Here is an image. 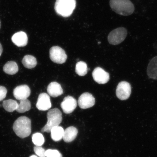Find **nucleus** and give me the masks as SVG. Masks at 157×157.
Instances as JSON below:
<instances>
[{
	"label": "nucleus",
	"mask_w": 157,
	"mask_h": 157,
	"mask_svg": "<svg viewBox=\"0 0 157 157\" xmlns=\"http://www.w3.org/2000/svg\"><path fill=\"white\" fill-rule=\"evenodd\" d=\"M34 150L35 154L39 157H46V151L42 147L35 146L34 147Z\"/></svg>",
	"instance_id": "obj_25"
},
{
	"label": "nucleus",
	"mask_w": 157,
	"mask_h": 157,
	"mask_svg": "<svg viewBox=\"0 0 157 157\" xmlns=\"http://www.w3.org/2000/svg\"><path fill=\"white\" fill-rule=\"evenodd\" d=\"M76 6V0H56L55 10L59 15L67 17L72 14Z\"/></svg>",
	"instance_id": "obj_3"
},
{
	"label": "nucleus",
	"mask_w": 157,
	"mask_h": 157,
	"mask_svg": "<svg viewBox=\"0 0 157 157\" xmlns=\"http://www.w3.org/2000/svg\"><path fill=\"white\" fill-rule=\"evenodd\" d=\"M78 133V129L75 127L73 126L68 127L64 131L63 139L65 142H72L76 138Z\"/></svg>",
	"instance_id": "obj_16"
},
{
	"label": "nucleus",
	"mask_w": 157,
	"mask_h": 157,
	"mask_svg": "<svg viewBox=\"0 0 157 157\" xmlns=\"http://www.w3.org/2000/svg\"><path fill=\"white\" fill-rule=\"evenodd\" d=\"M3 52V48L2 47V45L1 44V43H0V56H1L2 53Z\"/></svg>",
	"instance_id": "obj_27"
},
{
	"label": "nucleus",
	"mask_w": 157,
	"mask_h": 157,
	"mask_svg": "<svg viewBox=\"0 0 157 157\" xmlns=\"http://www.w3.org/2000/svg\"><path fill=\"white\" fill-rule=\"evenodd\" d=\"M109 5L114 11L121 15H130L135 10L134 6L130 0H110Z\"/></svg>",
	"instance_id": "obj_2"
},
{
	"label": "nucleus",
	"mask_w": 157,
	"mask_h": 157,
	"mask_svg": "<svg viewBox=\"0 0 157 157\" xmlns=\"http://www.w3.org/2000/svg\"><path fill=\"white\" fill-rule=\"evenodd\" d=\"M77 101L71 96H68L65 98L61 104V107L63 112L69 114L73 112L77 107Z\"/></svg>",
	"instance_id": "obj_10"
},
{
	"label": "nucleus",
	"mask_w": 157,
	"mask_h": 157,
	"mask_svg": "<svg viewBox=\"0 0 157 157\" xmlns=\"http://www.w3.org/2000/svg\"><path fill=\"white\" fill-rule=\"evenodd\" d=\"M1 28V21H0V29Z\"/></svg>",
	"instance_id": "obj_29"
},
{
	"label": "nucleus",
	"mask_w": 157,
	"mask_h": 157,
	"mask_svg": "<svg viewBox=\"0 0 157 157\" xmlns=\"http://www.w3.org/2000/svg\"><path fill=\"white\" fill-rule=\"evenodd\" d=\"M127 35V29L124 27H119L113 29L109 33L108 40L110 44L117 45L121 44L126 38Z\"/></svg>",
	"instance_id": "obj_5"
},
{
	"label": "nucleus",
	"mask_w": 157,
	"mask_h": 157,
	"mask_svg": "<svg viewBox=\"0 0 157 157\" xmlns=\"http://www.w3.org/2000/svg\"><path fill=\"white\" fill-rule=\"evenodd\" d=\"M22 63L25 67L28 69L34 68L37 63L36 58L31 55H26L23 58Z\"/></svg>",
	"instance_id": "obj_19"
},
{
	"label": "nucleus",
	"mask_w": 157,
	"mask_h": 157,
	"mask_svg": "<svg viewBox=\"0 0 157 157\" xmlns=\"http://www.w3.org/2000/svg\"><path fill=\"white\" fill-rule=\"evenodd\" d=\"M50 132L52 140L55 142H58L63 138L64 130L62 127L57 126L53 128Z\"/></svg>",
	"instance_id": "obj_17"
},
{
	"label": "nucleus",
	"mask_w": 157,
	"mask_h": 157,
	"mask_svg": "<svg viewBox=\"0 0 157 157\" xmlns=\"http://www.w3.org/2000/svg\"><path fill=\"white\" fill-rule=\"evenodd\" d=\"M31 108V103L29 100H22L20 101L16 111L19 113H23L29 111Z\"/></svg>",
	"instance_id": "obj_21"
},
{
	"label": "nucleus",
	"mask_w": 157,
	"mask_h": 157,
	"mask_svg": "<svg viewBox=\"0 0 157 157\" xmlns=\"http://www.w3.org/2000/svg\"><path fill=\"white\" fill-rule=\"evenodd\" d=\"M47 91L49 95L54 98L59 97L63 94L61 86L56 82H52L49 84Z\"/></svg>",
	"instance_id": "obj_14"
},
{
	"label": "nucleus",
	"mask_w": 157,
	"mask_h": 157,
	"mask_svg": "<svg viewBox=\"0 0 157 157\" xmlns=\"http://www.w3.org/2000/svg\"><path fill=\"white\" fill-rule=\"evenodd\" d=\"M18 105L16 101L12 99L6 100L3 103V108L6 111L10 113L16 110Z\"/></svg>",
	"instance_id": "obj_20"
},
{
	"label": "nucleus",
	"mask_w": 157,
	"mask_h": 157,
	"mask_svg": "<svg viewBox=\"0 0 157 157\" xmlns=\"http://www.w3.org/2000/svg\"><path fill=\"white\" fill-rule=\"evenodd\" d=\"M13 42L19 47L26 46L28 43V37L27 34L21 31L15 33L11 38Z\"/></svg>",
	"instance_id": "obj_13"
},
{
	"label": "nucleus",
	"mask_w": 157,
	"mask_h": 157,
	"mask_svg": "<svg viewBox=\"0 0 157 157\" xmlns=\"http://www.w3.org/2000/svg\"><path fill=\"white\" fill-rule=\"evenodd\" d=\"M88 71V67L87 64L83 61H80L76 64L75 72L78 75L85 76L87 74Z\"/></svg>",
	"instance_id": "obj_22"
},
{
	"label": "nucleus",
	"mask_w": 157,
	"mask_h": 157,
	"mask_svg": "<svg viewBox=\"0 0 157 157\" xmlns=\"http://www.w3.org/2000/svg\"><path fill=\"white\" fill-rule=\"evenodd\" d=\"M50 57L53 62L61 64L66 62L67 56L63 49L58 46H54L50 49Z\"/></svg>",
	"instance_id": "obj_6"
},
{
	"label": "nucleus",
	"mask_w": 157,
	"mask_h": 157,
	"mask_svg": "<svg viewBox=\"0 0 157 157\" xmlns=\"http://www.w3.org/2000/svg\"><path fill=\"white\" fill-rule=\"evenodd\" d=\"M36 107L40 111H45L50 109L52 107L50 96L46 93L40 94L38 98Z\"/></svg>",
	"instance_id": "obj_11"
},
{
	"label": "nucleus",
	"mask_w": 157,
	"mask_h": 157,
	"mask_svg": "<svg viewBox=\"0 0 157 157\" xmlns=\"http://www.w3.org/2000/svg\"><path fill=\"white\" fill-rule=\"evenodd\" d=\"M7 90L2 86H0V101H3L6 96Z\"/></svg>",
	"instance_id": "obj_26"
},
{
	"label": "nucleus",
	"mask_w": 157,
	"mask_h": 157,
	"mask_svg": "<svg viewBox=\"0 0 157 157\" xmlns=\"http://www.w3.org/2000/svg\"><path fill=\"white\" fill-rule=\"evenodd\" d=\"M48 122L41 129L42 132H50L53 128L59 126L62 120V114L59 109L57 108L50 110L47 113Z\"/></svg>",
	"instance_id": "obj_4"
},
{
	"label": "nucleus",
	"mask_w": 157,
	"mask_h": 157,
	"mask_svg": "<svg viewBox=\"0 0 157 157\" xmlns=\"http://www.w3.org/2000/svg\"><path fill=\"white\" fill-rule=\"evenodd\" d=\"M32 141L36 146H41L44 144V138L42 134L40 133H34L32 136Z\"/></svg>",
	"instance_id": "obj_23"
},
{
	"label": "nucleus",
	"mask_w": 157,
	"mask_h": 157,
	"mask_svg": "<svg viewBox=\"0 0 157 157\" xmlns=\"http://www.w3.org/2000/svg\"><path fill=\"white\" fill-rule=\"evenodd\" d=\"M46 157H62V154L58 151L51 149L46 151Z\"/></svg>",
	"instance_id": "obj_24"
},
{
	"label": "nucleus",
	"mask_w": 157,
	"mask_h": 157,
	"mask_svg": "<svg viewBox=\"0 0 157 157\" xmlns=\"http://www.w3.org/2000/svg\"><path fill=\"white\" fill-rule=\"evenodd\" d=\"M31 94L30 88L27 85L17 86L13 91V95L14 97L18 100L27 99Z\"/></svg>",
	"instance_id": "obj_12"
},
{
	"label": "nucleus",
	"mask_w": 157,
	"mask_h": 157,
	"mask_svg": "<svg viewBox=\"0 0 157 157\" xmlns=\"http://www.w3.org/2000/svg\"><path fill=\"white\" fill-rule=\"evenodd\" d=\"M95 103V98L89 93H84L78 98V106L82 109H86L93 107Z\"/></svg>",
	"instance_id": "obj_8"
},
{
	"label": "nucleus",
	"mask_w": 157,
	"mask_h": 157,
	"mask_svg": "<svg viewBox=\"0 0 157 157\" xmlns=\"http://www.w3.org/2000/svg\"><path fill=\"white\" fill-rule=\"evenodd\" d=\"M3 70L6 74L13 75L18 72V66L15 62L10 61L7 62L4 66Z\"/></svg>",
	"instance_id": "obj_18"
},
{
	"label": "nucleus",
	"mask_w": 157,
	"mask_h": 157,
	"mask_svg": "<svg viewBox=\"0 0 157 157\" xmlns=\"http://www.w3.org/2000/svg\"><path fill=\"white\" fill-rule=\"evenodd\" d=\"M131 93L130 84L126 81L120 82L117 86L116 94L118 98L121 101L128 99Z\"/></svg>",
	"instance_id": "obj_7"
},
{
	"label": "nucleus",
	"mask_w": 157,
	"mask_h": 157,
	"mask_svg": "<svg viewBox=\"0 0 157 157\" xmlns=\"http://www.w3.org/2000/svg\"><path fill=\"white\" fill-rule=\"evenodd\" d=\"M13 129L16 134L21 138L29 136L31 132V120L25 116L19 117L13 123Z\"/></svg>",
	"instance_id": "obj_1"
},
{
	"label": "nucleus",
	"mask_w": 157,
	"mask_h": 157,
	"mask_svg": "<svg viewBox=\"0 0 157 157\" xmlns=\"http://www.w3.org/2000/svg\"><path fill=\"white\" fill-rule=\"evenodd\" d=\"M147 72L149 78L153 79H157V56L153 58L149 62Z\"/></svg>",
	"instance_id": "obj_15"
},
{
	"label": "nucleus",
	"mask_w": 157,
	"mask_h": 157,
	"mask_svg": "<svg viewBox=\"0 0 157 157\" xmlns=\"http://www.w3.org/2000/svg\"><path fill=\"white\" fill-rule=\"evenodd\" d=\"M29 157H37L36 155H33L31 156H30Z\"/></svg>",
	"instance_id": "obj_28"
},
{
	"label": "nucleus",
	"mask_w": 157,
	"mask_h": 157,
	"mask_svg": "<svg viewBox=\"0 0 157 157\" xmlns=\"http://www.w3.org/2000/svg\"><path fill=\"white\" fill-rule=\"evenodd\" d=\"M92 75L94 80L99 84L106 83L109 80V73L101 67L96 68L94 70Z\"/></svg>",
	"instance_id": "obj_9"
}]
</instances>
